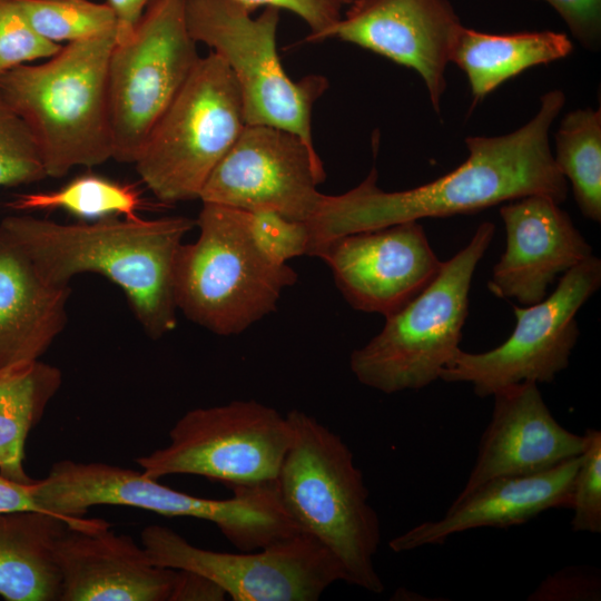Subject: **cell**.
Listing matches in <instances>:
<instances>
[{
    "mask_svg": "<svg viewBox=\"0 0 601 601\" xmlns=\"http://www.w3.org/2000/svg\"><path fill=\"white\" fill-rule=\"evenodd\" d=\"M564 102L563 91H548L535 116L519 129L502 136L467 137L466 160L431 183L385 191L377 187L373 168L353 189L324 195L305 223L311 236L307 256L319 257L332 240L344 235L475 213L530 195L563 203L568 183L554 162L549 132Z\"/></svg>",
    "mask_w": 601,
    "mask_h": 601,
    "instance_id": "1",
    "label": "cell"
},
{
    "mask_svg": "<svg viewBox=\"0 0 601 601\" xmlns=\"http://www.w3.org/2000/svg\"><path fill=\"white\" fill-rule=\"evenodd\" d=\"M195 226L196 220L184 216L60 224L10 215L0 221V233L49 283L69 286L81 273L105 276L122 289L146 334L160 338L177 326L174 263Z\"/></svg>",
    "mask_w": 601,
    "mask_h": 601,
    "instance_id": "2",
    "label": "cell"
},
{
    "mask_svg": "<svg viewBox=\"0 0 601 601\" xmlns=\"http://www.w3.org/2000/svg\"><path fill=\"white\" fill-rule=\"evenodd\" d=\"M286 416L293 440L276 480L285 511L335 556L345 582L383 592L374 564L381 523L353 452L314 416L298 410Z\"/></svg>",
    "mask_w": 601,
    "mask_h": 601,
    "instance_id": "3",
    "label": "cell"
},
{
    "mask_svg": "<svg viewBox=\"0 0 601 601\" xmlns=\"http://www.w3.org/2000/svg\"><path fill=\"white\" fill-rule=\"evenodd\" d=\"M116 30L69 42L38 65L0 77V95L23 119L48 177L112 158L108 66Z\"/></svg>",
    "mask_w": 601,
    "mask_h": 601,
    "instance_id": "4",
    "label": "cell"
},
{
    "mask_svg": "<svg viewBox=\"0 0 601 601\" xmlns=\"http://www.w3.org/2000/svg\"><path fill=\"white\" fill-rule=\"evenodd\" d=\"M196 226L198 238L181 244L174 263L177 309L217 335L239 334L277 308L297 273L258 250L246 210L203 203Z\"/></svg>",
    "mask_w": 601,
    "mask_h": 601,
    "instance_id": "5",
    "label": "cell"
},
{
    "mask_svg": "<svg viewBox=\"0 0 601 601\" xmlns=\"http://www.w3.org/2000/svg\"><path fill=\"white\" fill-rule=\"evenodd\" d=\"M494 231V224L482 223L422 293L385 317L382 331L353 351L349 367L361 384L393 394L421 390L440 378L461 349L473 274Z\"/></svg>",
    "mask_w": 601,
    "mask_h": 601,
    "instance_id": "6",
    "label": "cell"
},
{
    "mask_svg": "<svg viewBox=\"0 0 601 601\" xmlns=\"http://www.w3.org/2000/svg\"><path fill=\"white\" fill-rule=\"evenodd\" d=\"M246 122L236 80L214 52L201 57L134 162L162 204L199 199Z\"/></svg>",
    "mask_w": 601,
    "mask_h": 601,
    "instance_id": "7",
    "label": "cell"
},
{
    "mask_svg": "<svg viewBox=\"0 0 601 601\" xmlns=\"http://www.w3.org/2000/svg\"><path fill=\"white\" fill-rule=\"evenodd\" d=\"M191 38L213 49L231 71L246 125H266L297 135L314 147L312 110L326 90L321 76L294 81L276 47L279 9L266 7L256 18L236 0H184Z\"/></svg>",
    "mask_w": 601,
    "mask_h": 601,
    "instance_id": "8",
    "label": "cell"
},
{
    "mask_svg": "<svg viewBox=\"0 0 601 601\" xmlns=\"http://www.w3.org/2000/svg\"><path fill=\"white\" fill-rule=\"evenodd\" d=\"M287 416L254 400L186 412L169 431V443L137 459L152 479L193 474L229 487L277 480L292 444Z\"/></svg>",
    "mask_w": 601,
    "mask_h": 601,
    "instance_id": "9",
    "label": "cell"
},
{
    "mask_svg": "<svg viewBox=\"0 0 601 601\" xmlns=\"http://www.w3.org/2000/svg\"><path fill=\"white\" fill-rule=\"evenodd\" d=\"M200 56L184 0H154L134 35L115 43L108 66L112 159L134 164Z\"/></svg>",
    "mask_w": 601,
    "mask_h": 601,
    "instance_id": "10",
    "label": "cell"
},
{
    "mask_svg": "<svg viewBox=\"0 0 601 601\" xmlns=\"http://www.w3.org/2000/svg\"><path fill=\"white\" fill-rule=\"evenodd\" d=\"M600 285L601 260L591 255L566 270L549 297L513 307L516 323L504 343L482 353L460 349L440 380L471 384L479 397L522 382H553L579 338L575 315Z\"/></svg>",
    "mask_w": 601,
    "mask_h": 601,
    "instance_id": "11",
    "label": "cell"
},
{
    "mask_svg": "<svg viewBox=\"0 0 601 601\" xmlns=\"http://www.w3.org/2000/svg\"><path fill=\"white\" fill-rule=\"evenodd\" d=\"M141 545L159 566L199 573L234 601H316L345 581L335 556L312 535L297 534L255 551L206 550L169 528L152 524Z\"/></svg>",
    "mask_w": 601,
    "mask_h": 601,
    "instance_id": "12",
    "label": "cell"
},
{
    "mask_svg": "<svg viewBox=\"0 0 601 601\" xmlns=\"http://www.w3.org/2000/svg\"><path fill=\"white\" fill-rule=\"evenodd\" d=\"M326 174L314 147L297 135L245 125L208 177L199 200L246 211L270 210L306 223L324 194Z\"/></svg>",
    "mask_w": 601,
    "mask_h": 601,
    "instance_id": "13",
    "label": "cell"
},
{
    "mask_svg": "<svg viewBox=\"0 0 601 601\" xmlns=\"http://www.w3.org/2000/svg\"><path fill=\"white\" fill-rule=\"evenodd\" d=\"M318 258L354 309L385 317L422 293L443 264L418 220L341 236Z\"/></svg>",
    "mask_w": 601,
    "mask_h": 601,
    "instance_id": "14",
    "label": "cell"
},
{
    "mask_svg": "<svg viewBox=\"0 0 601 601\" xmlns=\"http://www.w3.org/2000/svg\"><path fill=\"white\" fill-rule=\"evenodd\" d=\"M345 14L324 31L414 69L440 112L450 53L463 24L447 0H353Z\"/></svg>",
    "mask_w": 601,
    "mask_h": 601,
    "instance_id": "15",
    "label": "cell"
},
{
    "mask_svg": "<svg viewBox=\"0 0 601 601\" xmlns=\"http://www.w3.org/2000/svg\"><path fill=\"white\" fill-rule=\"evenodd\" d=\"M500 215L505 250L495 264L487 287L500 298L523 306L542 300L555 277L592 255V247L568 213L545 195L506 201Z\"/></svg>",
    "mask_w": 601,
    "mask_h": 601,
    "instance_id": "16",
    "label": "cell"
},
{
    "mask_svg": "<svg viewBox=\"0 0 601 601\" xmlns=\"http://www.w3.org/2000/svg\"><path fill=\"white\" fill-rule=\"evenodd\" d=\"M492 396L491 420L457 496L489 480L539 473L583 453L585 434L572 433L554 418L536 383L514 384Z\"/></svg>",
    "mask_w": 601,
    "mask_h": 601,
    "instance_id": "17",
    "label": "cell"
},
{
    "mask_svg": "<svg viewBox=\"0 0 601 601\" xmlns=\"http://www.w3.org/2000/svg\"><path fill=\"white\" fill-rule=\"evenodd\" d=\"M60 601H170L177 570L156 565L142 545L104 520L69 525L56 549Z\"/></svg>",
    "mask_w": 601,
    "mask_h": 601,
    "instance_id": "18",
    "label": "cell"
},
{
    "mask_svg": "<svg viewBox=\"0 0 601 601\" xmlns=\"http://www.w3.org/2000/svg\"><path fill=\"white\" fill-rule=\"evenodd\" d=\"M580 456L549 470L489 480L456 496L445 514L422 522L388 542L397 553L444 543L450 536L480 528H509L551 509H571L572 485Z\"/></svg>",
    "mask_w": 601,
    "mask_h": 601,
    "instance_id": "19",
    "label": "cell"
},
{
    "mask_svg": "<svg viewBox=\"0 0 601 601\" xmlns=\"http://www.w3.org/2000/svg\"><path fill=\"white\" fill-rule=\"evenodd\" d=\"M70 292L0 233V368L40 359L66 326Z\"/></svg>",
    "mask_w": 601,
    "mask_h": 601,
    "instance_id": "20",
    "label": "cell"
},
{
    "mask_svg": "<svg viewBox=\"0 0 601 601\" xmlns=\"http://www.w3.org/2000/svg\"><path fill=\"white\" fill-rule=\"evenodd\" d=\"M92 520L67 519L42 510L0 512V597L7 601H60L58 541L69 525Z\"/></svg>",
    "mask_w": 601,
    "mask_h": 601,
    "instance_id": "21",
    "label": "cell"
},
{
    "mask_svg": "<svg viewBox=\"0 0 601 601\" xmlns=\"http://www.w3.org/2000/svg\"><path fill=\"white\" fill-rule=\"evenodd\" d=\"M573 43L550 30L494 35L462 27L450 53L469 80L474 101L522 71L568 57Z\"/></svg>",
    "mask_w": 601,
    "mask_h": 601,
    "instance_id": "22",
    "label": "cell"
},
{
    "mask_svg": "<svg viewBox=\"0 0 601 601\" xmlns=\"http://www.w3.org/2000/svg\"><path fill=\"white\" fill-rule=\"evenodd\" d=\"M61 382L60 370L40 359L0 368V473L3 476L20 483L36 481L23 467L26 441Z\"/></svg>",
    "mask_w": 601,
    "mask_h": 601,
    "instance_id": "23",
    "label": "cell"
},
{
    "mask_svg": "<svg viewBox=\"0 0 601 601\" xmlns=\"http://www.w3.org/2000/svg\"><path fill=\"white\" fill-rule=\"evenodd\" d=\"M554 162L569 179L584 217L601 221V111L568 112L555 134Z\"/></svg>",
    "mask_w": 601,
    "mask_h": 601,
    "instance_id": "24",
    "label": "cell"
},
{
    "mask_svg": "<svg viewBox=\"0 0 601 601\" xmlns=\"http://www.w3.org/2000/svg\"><path fill=\"white\" fill-rule=\"evenodd\" d=\"M144 205L135 186L98 175H82L57 190L20 194L8 203L14 210L62 209L87 220L137 219Z\"/></svg>",
    "mask_w": 601,
    "mask_h": 601,
    "instance_id": "25",
    "label": "cell"
},
{
    "mask_svg": "<svg viewBox=\"0 0 601 601\" xmlns=\"http://www.w3.org/2000/svg\"><path fill=\"white\" fill-rule=\"evenodd\" d=\"M31 27L45 39L61 45L116 30L107 3L90 0H17Z\"/></svg>",
    "mask_w": 601,
    "mask_h": 601,
    "instance_id": "26",
    "label": "cell"
},
{
    "mask_svg": "<svg viewBox=\"0 0 601 601\" xmlns=\"http://www.w3.org/2000/svg\"><path fill=\"white\" fill-rule=\"evenodd\" d=\"M46 177L30 129L0 95V187L31 184Z\"/></svg>",
    "mask_w": 601,
    "mask_h": 601,
    "instance_id": "27",
    "label": "cell"
},
{
    "mask_svg": "<svg viewBox=\"0 0 601 601\" xmlns=\"http://www.w3.org/2000/svg\"><path fill=\"white\" fill-rule=\"evenodd\" d=\"M587 445L580 455L572 485L573 532L601 533V432L587 428Z\"/></svg>",
    "mask_w": 601,
    "mask_h": 601,
    "instance_id": "28",
    "label": "cell"
},
{
    "mask_svg": "<svg viewBox=\"0 0 601 601\" xmlns=\"http://www.w3.org/2000/svg\"><path fill=\"white\" fill-rule=\"evenodd\" d=\"M61 48L31 27L17 0H0V77L21 65L49 59Z\"/></svg>",
    "mask_w": 601,
    "mask_h": 601,
    "instance_id": "29",
    "label": "cell"
},
{
    "mask_svg": "<svg viewBox=\"0 0 601 601\" xmlns=\"http://www.w3.org/2000/svg\"><path fill=\"white\" fill-rule=\"evenodd\" d=\"M247 223L254 244L269 262L284 265L308 254L311 236L304 221L276 211L254 210L247 211Z\"/></svg>",
    "mask_w": 601,
    "mask_h": 601,
    "instance_id": "30",
    "label": "cell"
},
{
    "mask_svg": "<svg viewBox=\"0 0 601 601\" xmlns=\"http://www.w3.org/2000/svg\"><path fill=\"white\" fill-rule=\"evenodd\" d=\"M601 599V578L583 566L564 568L550 574L529 595L530 601H597Z\"/></svg>",
    "mask_w": 601,
    "mask_h": 601,
    "instance_id": "31",
    "label": "cell"
},
{
    "mask_svg": "<svg viewBox=\"0 0 601 601\" xmlns=\"http://www.w3.org/2000/svg\"><path fill=\"white\" fill-rule=\"evenodd\" d=\"M250 10L258 7L286 9L302 18L311 29L306 41H317L318 37L335 24L343 9L353 0H236Z\"/></svg>",
    "mask_w": 601,
    "mask_h": 601,
    "instance_id": "32",
    "label": "cell"
},
{
    "mask_svg": "<svg viewBox=\"0 0 601 601\" xmlns=\"http://www.w3.org/2000/svg\"><path fill=\"white\" fill-rule=\"evenodd\" d=\"M551 6L572 36L585 48L595 49L601 37V0H542Z\"/></svg>",
    "mask_w": 601,
    "mask_h": 601,
    "instance_id": "33",
    "label": "cell"
},
{
    "mask_svg": "<svg viewBox=\"0 0 601 601\" xmlns=\"http://www.w3.org/2000/svg\"><path fill=\"white\" fill-rule=\"evenodd\" d=\"M226 593L206 577L187 570H177L170 601L225 600Z\"/></svg>",
    "mask_w": 601,
    "mask_h": 601,
    "instance_id": "34",
    "label": "cell"
},
{
    "mask_svg": "<svg viewBox=\"0 0 601 601\" xmlns=\"http://www.w3.org/2000/svg\"><path fill=\"white\" fill-rule=\"evenodd\" d=\"M154 0H107L116 18V43L127 41L135 32L144 9Z\"/></svg>",
    "mask_w": 601,
    "mask_h": 601,
    "instance_id": "35",
    "label": "cell"
},
{
    "mask_svg": "<svg viewBox=\"0 0 601 601\" xmlns=\"http://www.w3.org/2000/svg\"><path fill=\"white\" fill-rule=\"evenodd\" d=\"M35 482H16L0 473V512L40 510L33 495Z\"/></svg>",
    "mask_w": 601,
    "mask_h": 601,
    "instance_id": "36",
    "label": "cell"
}]
</instances>
